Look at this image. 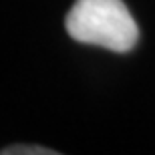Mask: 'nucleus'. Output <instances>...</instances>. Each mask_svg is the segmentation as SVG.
<instances>
[{"label":"nucleus","mask_w":155,"mask_h":155,"mask_svg":"<svg viewBox=\"0 0 155 155\" xmlns=\"http://www.w3.org/2000/svg\"><path fill=\"white\" fill-rule=\"evenodd\" d=\"M64 26L77 42L113 52H129L139 38L137 22L123 0H77Z\"/></svg>","instance_id":"nucleus-1"},{"label":"nucleus","mask_w":155,"mask_h":155,"mask_svg":"<svg viewBox=\"0 0 155 155\" xmlns=\"http://www.w3.org/2000/svg\"><path fill=\"white\" fill-rule=\"evenodd\" d=\"M0 155H57V151L45 149L38 145H12L0 151Z\"/></svg>","instance_id":"nucleus-2"}]
</instances>
